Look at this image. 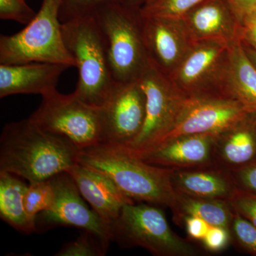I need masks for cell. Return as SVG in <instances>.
I'll return each instance as SVG.
<instances>
[{
  "instance_id": "obj_21",
  "label": "cell",
  "mask_w": 256,
  "mask_h": 256,
  "mask_svg": "<svg viewBox=\"0 0 256 256\" xmlns=\"http://www.w3.org/2000/svg\"><path fill=\"white\" fill-rule=\"evenodd\" d=\"M28 185L15 175L0 172V218L24 234L36 232L28 220L24 206V196Z\"/></svg>"
},
{
  "instance_id": "obj_7",
  "label": "cell",
  "mask_w": 256,
  "mask_h": 256,
  "mask_svg": "<svg viewBox=\"0 0 256 256\" xmlns=\"http://www.w3.org/2000/svg\"><path fill=\"white\" fill-rule=\"evenodd\" d=\"M138 80L146 96V119L136 139L121 148L140 158L156 148L169 132L188 96L176 88L149 58Z\"/></svg>"
},
{
  "instance_id": "obj_18",
  "label": "cell",
  "mask_w": 256,
  "mask_h": 256,
  "mask_svg": "<svg viewBox=\"0 0 256 256\" xmlns=\"http://www.w3.org/2000/svg\"><path fill=\"white\" fill-rule=\"evenodd\" d=\"M170 182L178 194L228 202L237 191L230 170L218 165L188 170H174Z\"/></svg>"
},
{
  "instance_id": "obj_4",
  "label": "cell",
  "mask_w": 256,
  "mask_h": 256,
  "mask_svg": "<svg viewBox=\"0 0 256 256\" xmlns=\"http://www.w3.org/2000/svg\"><path fill=\"white\" fill-rule=\"evenodd\" d=\"M62 30L64 43L78 72L74 94L89 105L101 107L114 82L95 18L84 16L64 22Z\"/></svg>"
},
{
  "instance_id": "obj_26",
  "label": "cell",
  "mask_w": 256,
  "mask_h": 256,
  "mask_svg": "<svg viewBox=\"0 0 256 256\" xmlns=\"http://www.w3.org/2000/svg\"><path fill=\"white\" fill-rule=\"evenodd\" d=\"M122 2L126 0H62L60 18L64 22L73 18L94 16L104 6Z\"/></svg>"
},
{
  "instance_id": "obj_32",
  "label": "cell",
  "mask_w": 256,
  "mask_h": 256,
  "mask_svg": "<svg viewBox=\"0 0 256 256\" xmlns=\"http://www.w3.org/2000/svg\"><path fill=\"white\" fill-rule=\"evenodd\" d=\"M182 225H184L186 227V232L190 238L200 242H202L210 226L204 220L193 216L184 218Z\"/></svg>"
},
{
  "instance_id": "obj_24",
  "label": "cell",
  "mask_w": 256,
  "mask_h": 256,
  "mask_svg": "<svg viewBox=\"0 0 256 256\" xmlns=\"http://www.w3.org/2000/svg\"><path fill=\"white\" fill-rule=\"evenodd\" d=\"M54 202V191L50 180L30 183L24 196V206L28 220L35 224L36 216L48 210Z\"/></svg>"
},
{
  "instance_id": "obj_22",
  "label": "cell",
  "mask_w": 256,
  "mask_h": 256,
  "mask_svg": "<svg viewBox=\"0 0 256 256\" xmlns=\"http://www.w3.org/2000/svg\"><path fill=\"white\" fill-rule=\"evenodd\" d=\"M173 220L182 226L184 218L196 217L204 220L210 226L229 228L234 210L228 202L206 200L178 194L172 210Z\"/></svg>"
},
{
  "instance_id": "obj_11",
  "label": "cell",
  "mask_w": 256,
  "mask_h": 256,
  "mask_svg": "<svg viewBox=\"0 0 256 256\" xmlns=\"http://www.w3.org/2000/svg\"><path fill=\"white\" fill-rule=\"evenodd\" d=\"M50 180L54 191V202L50 208L36 216V232L57 226H74L111 242L110 226L88 206L72 176L64 172Z\"/></svg>"
},
{
  "instance_id": "obj_29",
  "label": "cell",
  "mask_w": 256,
  "mask_h": 256,
  "mask_svg": "<svg viewBox=\"0 0 256 256\" xmlns=\"http://www.w3.org/2000/svg\"><path fill=\"white\" fill-rule=\"evenodd\" d=\"M236 213L254 224L256 226V194L237 190L228 201Z\"/></svg>"
},
{
  "instance_id": "obj_3",
  "label": "cell",
  "mask_w": 256,
  "mask_h": 256,
  "mask_svg": "<svg viewBox=\"0 0 256 256\" xmlns=\"http://www.w3.org/2000/svg\"><path fill=\"white\" fill-rule=\"evenodd\" d=\"M101 33L114 82H136L148 60L139 8L112 3L94 15Z\"/></svg>"
},
{
  "instance_id": "obj_6",
  "label": "cell",
  "mask_w": 256,
  "mask_h": 256,
  "mask_svg": "<svg viewBox=\"0 0 256 256\" xmlns=\"http://www.w3.org/2000/svg\"><path fill=\"white\" fill-rule=\"evenodd\" d=\"M161 207L128 204L110 224V240L122 248L140 247L156 256H196L200 250L170 227Z\"/></svg>"
},
{
  "instance_id": "obj_35",
  "label": "cell",
  "mask_w": 256,
  "mask_h": 256,
  "mask_svg": "<svg viewBox=\"0 0 256 256\" xmlns=\"http://www.w3.org/2000/svg\"><path fill=\"white\" fill-rule=\"evenodd\" d=\"M242 44H244V48H245L246 52L252 64H254L256 67V50H254V48H250V46H246V45L244 44V43H242Z\"/></svg>"
},
{
  "instance_id": "obj_13",
  "label": "cell",
  "mask_w": 256,
  "mask_h": 256,
  "mask_svg": "<svg viewBox=\"0 0 256 256\" xmlns=\"http://www.w3.org/2000/svg\"><path fill=\"white\" fill-rule=\"evenodd\" d=\"M141 18L148 58L168 76L182 62L194 42L181 20Z\"/></svg>"
},
{
  "instance_id": "obj_14",
  "label": "cell",
  "mask_w": 256,
  "mask_h": 256,
  "mask_svg": "<svg viewBox=\"0 0 256 256\" xmlns=\"http://www.w3.org/2000/svg\"><path fill=\"white\" fill-rule=\"evenodd\" d=\"M217 136L194 134L176 138L138 158L148 164L176 170L212 166L216 164L214 151Z\"/></svg>"
},
{
  "instance_id": "obj_5",
  "label": "cell",
  "mask_w": 256,
  "mask_h": 256,
  "mask_svg": "<svg viewBox=\"0 0 256 256\" xmlns=\"http://www.w3.org/2000/svg\"><path fill=\"white\" fill-rule=\"evenodd\" d=\"M62 0H43L36 16L22 31L0 37V64L50 63L75 66L60 22Z\"/></svg>"
},
{
  "instance_id": "obj_30",
  "label": "cell",
  "mask_w": 256,
  "mask_h": 256,
  "mask_svg": "<svg viewBox=\"0 0 256 256\" xmlns=\"http://www.w3.org/2000/svg\"><path fill=\"white\" fill-rule=\"evenodd\" d=\"M228 228L218 226H210L208 232L202 240L204 247L208 252H217L224 250L230 242Z\"/></svg>"
},
{
  "instance_id": "obj_34",
  "label": "cell",
  "mask_w": 256,
  "mask_h": 256,
  "mask_svg": "<svg viewBox=\"0 0 256 256\" xmlns=\"http://www.w3.org/2000/svg\"><path fill=\"white\" fill-rule=\"evenodd\" d=\"M239 22L256 14V0H225Z\"/></svg>"
},
{
  "instance_id": "obj_15",
  "label": "cell",
  "mask_w": 256,
  "mask_h": 256,
  "mask_svg": "<svg viewBox=\"0 0 256 256\" xmlns=\"http://www.w3.org/2000/svg\"><path fill=\"white\" fill-rule=\"evenodd\" d=\"M193 42H218L230 45L239 40L240 22L225 0H206L181 20Z\"/></svg>"
},
{
  "instance_id": "obj_19",
  "label": "cell",
  "mask_w": 256,
  "mask_h": 256,
  "mask_svg": "<svg viewBox=\"0 0 256 256\" xmlns=\"http://www.w3.org/2000/svg\"><path fill=\"white\" fill-rule=\"evenodd\" d=\"M214 158L216 164L230 171L256 160V112L216 136Z\"/></svg>"
},
{
  "instance_id": "obj_17",
  "label": "cell",
  "mask_w": 256,
  "mask_h": 256,
  "mask_svg": "<svg viewBox=\"0 0 256 256\" xmlns=\"http://www.w3.org/2000/svg\"><path fill=\"white\" fill-rule=\"evenodd\" d=\"M67 66L50 63L0 64V98L18 94L44 96L56 90Z\"/></svg>"
},
{
  "instance_id": "obj_23",
  "label": "cell",
  "mask_w": 256,
  "mask_h": 256,
  "mask_svg": "<svg viewBox=\"0 0 256 256\" xmlns=\"http://www.w3.org/2000/svg\"><path fill=\"white\" fill-rule=\"evenodd\" d=\"M206 0H144L139 6L140 14L146 18L182 20L188 12Z\"/></svg>"
},
{
  "instance_id": "obj_12",
  "label": "cell",
  "mask_w": 256,
  "mask_h": 256,
  "mask_svg": "<svg viewBox=\"0 0 256 256\" xmlns=\"http://www.w3.org/2000/svg\"><path fill=\"white\" fill-rule=\"evenodd\" d=\"M229 46L218 42H194L182 62L168 76L186 96L220 92L210 82H222Z\"/></svg>"
},
{
  "instance_id": "obj_10",
  "label": "cell",
  "mask_w": 256,
  "mask_h": 256,
  "mask_svg": "<svg viewBox=\"0 0 256 256\" xmlns=\"http://www.w3.org/2000/svg\"><path fill=\"white\" fill-rule=\"evenodd\" d=\"M100 110V143L119 148L131 144L141 132L146 119V96L138 80L114 82Z\"/></svg>"
},
{
  "instance_id": "obj_16",
  "label": "cell",
  "mask_w": 256,
  "mask_h": 256,
  "mask_svg": "<svg viewBox=\"0 0 256 256\" xmlns=\"http://www.w3.org/2000/svg\"><path fill=\"white\" fill-rule=\"evenodd\" d=\"M84 200L110 226L124 206L134 201L121 192L107 176L77 162L67 171Z\"/></svg>"
},
{
  "instance_id": "obj_2",
  "label": "cell",
  "mask_w": 256,
  "mask_h": 256,
  "mask_svg": "<svg viewBox=\"0 0 256 256\" xmlns=\"http://www.w3.org/2000/svg\"><path fill=\"white\" fill-rule=\"evenodd\" d=\"M77 161L107 176L133 201L171 210L176 203L178 193L170 182L174 170L148 164L122 148L107 143L80 150Z\"/></svg>"
},
{
  "instance_id": "obj_1",
  "label": "cell",
  "mask_w": 256,
  "mask_h": 256,
  "mask_svg": "<svg viewBox=\"0 0 256 256\" xmlns=\"http://www.w3.org/2000/svg\"><path fill=\"white\" fill-rule=\"evenodd\" d=\"M78 150L65 138L48 132L28 118L6 124L0 137V172L28 182L50 180L67 172Z\"/></svg>"
},
{
  "instance_id": "obj_31",
  "label": "cell",
  "mask_w": 256,
  "mask_h": 256,
  "mask_svg": "<svg viewBox=\"0 0 256 256\" xmlns=\"http://www.w3.org/2000/svg\"><path fill=\"white\" fill-rule=\"evenodd\" d=\"M230 172L238 190L256 194V160Z\"/></svg>"
},
{
  "instance_id": "obj_8",
  "label": "cell",
  "mask_w": 256,
  "mask_h": 256,
  "mask_svg": "<svg viewBox=\"0 0 256 256\" xmlns=\"http://www.w3.org/2000/svg\"><path fill=\"white\" fill-rule=\"evenodd\" d=\"M30 118L78 150L102 142L100 107L89 105L74 92L65 95L55 90L42 96L40 107Z\"/></svg>"
},
{
  "instance_id": "obj_33",
  "label": "cell",
  "mask_w": 256,
  "mask_h": 256,
  "mask_svg": "<svg viewBox=\"0 0 256 256\" xmlns=\"http://www.w3.org/2000/svg\"><path fill=\"white\" fill-rule=\"evenodd\" d=\"M239 38L244 44L256 50V14L240 22Z\"/></svg>"
},
{
  "instance_id": "obj_25",
  "label": "cell",
  "mask_w": 256,
  "mask_h": 256,
  "mask_svg": "<svg viewBox=\"0 0 256 256\" xmlns=\"http://www.w3.org/2000/svg\"><path fill=\"white\" fill-rule=\"evenodd\" d=\"M110 242L97 234L84 230L75 240L64 244L55 256H104L106 255Z\"/></svg>"
},
{
  "instance_id": "obj_27",
  "label": "cell",
  "mask_w": 256,
  "mask_h": 256,
  "mask_svg": "<svg viewBox=\"0 0 256 256\" xmlns=\"http://www.w3.org/2000/svg\"><path fill=\"white\" fill-rule=\"evenodd\" d=\"M228 230L230 240L237 246L247 254L256 256V226L254 224L235 212Z\"/></svg>"
},
{
  "instance_id": "obj_9",
  "label": "cell",
  "mask_w": 256,
  "mask_h": 256,
  "mask_svg": "<svg viewBox=\"0 0 256 256\" xmlns=\"http://www.w3.org/2000/svg\"><path fill=\"white\" fill-rule=\"evenodd\" d=\"M250 112L238 100L220 92L188 96L174 126L158 146L184 136L218 134Z\"/></svg>"
},
{
  "instance_id": "obj_20",
  "label": "cell",
  "mask_w": 256,
  "mask_h": 256,
  "mask_svg": "<svg viewBox=\"0 0 256 256\" xmlns=\"http://www.w3.org/2000/svg\"><path fill=\"white\" fill-rule=\"evenodd\" d=\"M220 92L238 100L250 112H256V67L240 38L229 46Z\"/></svg>"
},
{
  "instance_id": "obj_36",
  "label": "cell",
  "mask_w": 256,
  "mask_h": 256,
  "mask_svg": "<svg viewBox=\"0 0 256 256\" xmlns=\"http://www.w3.org/2000/svg\"><path fill=\"white\" fill-rule=\"evenodd\" d=\"M129 1L130 2L128 4H132L134 5V4H140V3H141V4H142L144 0H129Z\"/></svg>"
},
{
  "instance_id": "obj_28",
  "label": "cell",
  "mask_w": 256,
  "mask_h": 256,
  "mask_svg": "<svg viewBox=\"0 0 256 256\" xmlns=\"http://www.w3.org/2000/svg\"><path fill=\"white\" fill-rule=\"evenodd\" d=\"M36 13L26 4V0H0V18L28 25Z\"/></svg>"
}]
</instances>
